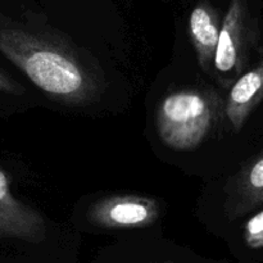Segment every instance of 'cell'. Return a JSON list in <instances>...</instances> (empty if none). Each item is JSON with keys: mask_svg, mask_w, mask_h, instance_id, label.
Returning <instances> with one entry per match:
<instances>
[{"mask_svg": "<svg viewBox=\"0 0 263 263\" xmlns=\"http://www.w3.org/2000/svg\"><path fill=\"white\" fill-rule=\"evenodd\" d=\"M0 54L57 102L87 104L103 90L99 71L58 37L0 17Z\"/></svg>", "mask_w": 263, "mask_h": 263, "instance_id": "6da1fadb", "label": "cell"}, {"mask_svg": "<svg viewBox=\"0 0 263 263\" xmlns=\"http://www.w3.org/2000/svg\"><path fill=\"white\" fill-rule=\"evenodd\" d=\"M225 100L212 89L176 90L167 94L156 113L159 139L172 151L197 149L223 117Z\"/></svg>", "mask_w": 263, "mask_h": 263, "instance_id": "7a4b0ae2", "label": "cell"}, {"mask_svg": "<svg viewBox=\"0 0 263 263\" xmlns=\"http://www.w3.org/2000/svg\"><path fill=\"white\" fill-rule=\"evenodd\" d=\"M254 28L246 0H231L222 20L220 39L215 54V72L226 86L247 71Z\"/></svg>", "mask_w": 263, "mask_h": 263, "instance_id": "3957f363", "label": "cell"}, {"mask_svg": "<svg viewBox=\"0 0 263 263\" xmlns=\"http://www.w3.org/2000/svg\"><path fill=\"white\" fill-rule=\"evenodd\" d=\"M161 216L156 199L141 195H113L95 202L87 211V220L103 229L148 228Z\"/></svg>", "mask_w": 263, "mask_h": 263, "instance_id": "277c9868", "label": "cell"}, {"mask_svg": "<svg viewBox=\"0 0 263 263\" xmlns=\"http://www.w3.org/2000/svg\"><path fill=\"white\" fill-rule=\"evenodd\" d=\"M43 216L13 195L7 172L0 168V239H20L30 243L44 240Z\"/></svg>", "mask_w": 263, "mask_h": 263, "instance_id": "5b68a950", "label": "cell"}, {"mask_svg": "<svg viewBox=\"0 0 263 263\" xmlns=\"http://www.w3.org/2000/svg\"><path fill=\"white\" fill-rule=\"evenodd\" d=\"M226 194L225 210L230 218L241 217L263 204V151L231 177Z\"/></svg>", "mask_w": 263, "mask_h": 263, "instance_id": "8992f818", "label": "cell"}, {"mask_svg": "<svg viewBox=\"0 0 263 263\" xmlns=\"http://www.w3.org/2000/svg\"><path fill=\"white\" fill-rule=\"evenodd\" d=\"M263 100V49L258 62L231 85L225 100L223 117L235 133L241 131L254 108Z\"/></svg>", "mask_w": 263, "mask_h": 263, "instance_id": "52a82bcc", "label": "cell"}, {"mask_svg": "<svg viewBox=\"0 0 263 263\" xmlns=\"http://www.w3.org/2000/svg\"><path fill=\"white\" fill-rule=\"evenodd\" d=\"M222 21L208 3H200L190 13L189 33L198 62L205 73L215 69V54L220 39Z\"/></svg>", "mask_w": 263, "mask_h": 263, "instance_id": "ba28073f", "label": "cell"}, {"mask_svg": "<svg viewBox=\"0 0 263 263\" xmlns=\"http://www.w3.org/2000/svg\"><path fill=\"white\" fill-rule=\"evenodd\" d=\"M243 235L244 241L249 248H263V211L247 221Z\"/></svg>", "mask_w": 263, "mask_h": 263, "instance_id": "9c48e42d", "label": "cell"}, {"mask_svg": "<svg viewBox=\"0 0 263 263\" xmlns=\"http://www.w3.org/2000/svg\"><path fill=\"white\" fill-rule=\"evenodd\" d=\"M0 91L7 92V94L21 95L25 92V89L18 82H15L12 77H9L5 72L0 69Z\"/></svg>", "mask_w": 263, "mask_h": 263, "instance_id": "30bf717a", "label": "cell"}]
</instances>
